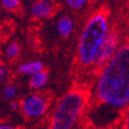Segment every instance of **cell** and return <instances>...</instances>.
I'll return each instance as SVG.
<instances>
[{
  "label": "cell",
  "instance_id": "14",
  "mask_svg": "<svg viewBox=\"0 0 129 129\" xmlns=\"http://www.w3.org/2000/svg\"><path fill=\"white\" fill-rule=\"evenodd\" d=\"M9 77V70L6 64L2 61H0V84L5 83Z\"/></svg>",
  "mask_w": 129,
  "mask_h": 129
},
{
  "label": "cell",
  "instance_id": "17",
  "mask_svg": "<svg viewBox=\"0 0 129 129\" xmlns=\"http://www.w3.org/2000/svg\"><path fill=\"white\" fill-rule=\"evenodd\" d=\"M42 1H47V2H51V3H54V2H56L57 0H42Z\"/></svg>",
  "mask_w": 129,
  "mask_h": 129
},
{
  "label": "cell",
  "instance_id": "10",
  "mask_svg": "<svg viewBox=\"0 0 129 129\" xmlns=\"http://www.w3.org/2000/svg\"><path fill=\"white\" fill-rule=\"evenodd\" d=\"M21 45L18 41H10L9 44H7V46L5 47L4 50V55L5 58L9 61H14L16 60L21 54Z\"/></svg>",
  "mask_w": 129,
  "mask_h": 129
},
{
  "label": "cell",
  "instance_id": "4",
  "mask_svg": "<svg viewBox=\"0 0 129 129\" xmlns=\"http://www.w3.org/2000/svg\"><path fill=\"white\" fill-rule=\"evenodd\" d=\"M50 97L39 92L28 94L19 101V111L30 122H36L45 118L50 112Z\"/></svg>",
  "mask_w": 129,
  "mask_h": 129
},
{
  "label": "cell",
  "instance_id": "16",
  "mask_svg": "<svg viewBox=\"0 0 129 129\" xmlns=\"http://www.w3.org/2000/svg\"><path fill=\"white\" fill-rule=\"evenodd\" d=\"M15 128L14 126H10V125H2L0 124V129H13Z\"/></svg>",
  "mask_w": 129,
  "mask_h": 129
},
{
  "label": "cell",
  "instance_id": "6",
  "mask_svg": "<svg viewBox=\"0 0 129 129\" xmlns=\"http://www.w3.org/2000/svg\"><path fill=\"white\" fill-rule=\"evenodd\" d=\"M31 17L38 21H46L53 17L55 14V5L54 3L42 1V0H35L29 7Z\"/></svg>",
  "mask_w": 129,
  "mask_h": 129
},
{
  "label": "cell",
  "instance_id": "1",
  "mask_svg": "<svg viewBox=\"0 0 129 129\" xmlns=\"http://www.w3.org/2000/svg\"><path fill=\"white\" fill-rule=\"evenodd\" d=\"M99 76L92 91L95 107L92 123L96 126L109 125L123 114L129 103V46L121 45L115 55L99 69Z\"/></svg>",
  "mask_w": 129,
  "mask_h": 129
},
{
  "label": "cell",
  "instance_id": "5",
  "mask_svg": "<svg viewBox=\"0 0 129 129\" xmlns=\"http://www.w3.org/2000/svg\"><path fill=\"white\" fill-rule=\"evenodd\" d=\"M120 41H121V38H120L119 33H118L115 29L111 28L110 32L107 33L105 39L103 40L102 45L100 47L98 57L95 62L94 68L100 69L104 64L115 55L118 49H119V47L121 46Z\"/></svg>",
  "mask_w": 129,
  "mask_h": 129
},
{
  "label": "cell",
  "instance_id": "7",
  "mask_svg": "<svg viewBox=\"0 0 129 129\" xmlns=\"http://www.w3.org/2000/svg\"><path fill=\"white\" fill-rule=\"evenodd\" d=\"M73 30H74V22L69 16L63 15L57 20L56 31L61 37L63 38L69 37L73 33Z\"/></svg>",
  "mask_w": 129,
  "mask_h": 129
},
{
  "label": "cell",
  "instance_id": "3",
  "mask_svg": "<svg viewBox=\"0 0 129 129\" xmlns=\"http://www.w3.org/2000/svg\"><path fill=\"white\" fill-rule=\"evenodd\" d=\"M90 94L80 88L71 89L58 99L49 116L52 129L74 128L87 113Z\"/></svg>",
  "mask_w": 129,
  "mask_h": 129
},
{
  "label": "cell",
  "instance_id": "15",
  "mask_svg": "<svg viewBox=\"0 0 129 129\" xmlns=\"http://www.w3.org/2000/svg\"><path fill=\"white\" fill-rule=\"evenodd\" d=\"M10 107H12V110H14V111H17V110H19V101H17V100H10Z\"/></svg>",
  "mask_w": 129,
  "mask_h": 129
},
{
  "label": "cell",
  "instance_id": "9",
  "mask_svg": "<svg viewBox=\"0 0 129 129\" xmlns=\"http://www.w3.org/2000/svg\"><path fill=\"white\" fill-rule=\"evenodd\" d=\"M49 73L46 69L37 71L29 77V86L33 90H41L48 85Z\"/></svg>",
  "mask_w": 129,
  "mask_h": 129
},
{
  "label": "cell",
  "instance_id": "2",
  "mask_svg": "<svg viewBox=\"0 0 129 129\" xmlns=\"http://www.w3.org/2000/svg\"><path fill=\"white\" fill-rule=\"evenodd\" d=\"M110 30V17L105 10L94 12L86 20L77 45V61L81 67L94 68L100 47Z\"/></svg>",
  "mask_w": 129,
  "mask_h": 129
},
{
  "label": "cell",
  "instance_id": "13",
  "mask_svg": "<svg viewBox=\"0 0 129 129\" xmlns=\"http://www.w3.org/2000/svg\"><path fill=\"white\" fill-rule=\"evenodd\" d=\"M19 93V90L18 88L16 87V86L12 85V84H7L5 85L3 89H2V96H3V98L5 100H14L16 97H17V95Z\"/></svg>",
  "mask_w": 129,
  "mask_h": 129
},
{
  "label": "cell",
  "instance_id": "11",
  "mask_svg": "<svg viewBox=\"0 0 129 129\" xmlns=\"http://www.w3.org/2000/svg\"><path fill=\"white\" fill-rule=\"evenodd\" d=\"M89 1L90 0H64V3L73 12H81L86 8Z\"/></svg>",
  "mask_w": 129,
  "mask_h": 129
},
{
  "label": "cell",
  "instance_id": "8",
  "mask_svg": "<svg viewBox=\"0 0 129 129\" xmlns=\"http://www.w3.org/2000/svg\"><path fill=\"white\" fill-rule=\"evenodd\" d=\"M45 69V63L40 60H32V61H27L24 63H21L18 66V73L21 76H27L30 77L31 74H33L37 71H40Z\"/></svg>",
  "mask_w": 129,
  "mask_h": 129
},
{
  "label": "cell",
  "instance_id": "12",
  "mask_svg": "<svg viewBox=\"0 0 129 129\" xmlns=\"http://www.w3.org/2000/svg\"><path fill=\"white\" fill-rule=\"evenodd\" d=\"M22 0H0V5L1 7L7 12L16 13L21 8Z\"/></svg>",
  "mask_w": 129,
  "mask_h": 129
}]
</instances>
